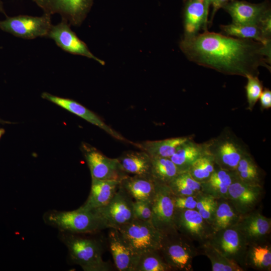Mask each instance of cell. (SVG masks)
Instances as JSON below:
<instances>
[{
  "label": "cell",
  "mask_w": 271,
  "mask_h": 271,
  "mask_svg": "<svg viewBox=\"0 0 271 271\" xmlns=\"http://www.w3.org/2000/svg\"><path fill=\"white\" fill-rule=\"evenodd\" d=\"M174 225L178 232L200 245L207 242L213 233L211 225L196 209H176Z\"/></svg>",
  "instance_id": "8fae6325"
},
{
  "label": "cell",
  "mask_w": 271,
  "mask_h": 271,
  "mask_svg": "<svg viewBox=\"0 0 271 271\" xmlns=\"http://www.w3.org/2000/svg\"><path fill=\"white\" fill-rule=\"evenodd\" d=\"M117 159L125 173L151 177L152 159L146 152L143 151H128Z\"/></svg>",
  "instance_id": "4316f807"
},
{
  "label": "cell",
  "mask_w": 271,
  "mask_h": 271,
  "mask_svg": "<svg viewBox=\"0 0 271 271\" xmlns=\"http://www.w3.org/2000/svg\"><path fill=\"white\" fill-rule=\"evenodd\" d=\"M81 149L91 179L121 181L128 176L122 170L118 159L108 158L87 144H82Z\"/></svg>",
  "instance_id": "7c38bea8"
},
{
  "label": "cell",
  "mask_w": 271,
  "mask_h": 271,
  "mask_svg": "<svg viewBox=\"0 0 271 271\" xmlns=\"http://www.w3.org/2000/svg\"><path fill=\"white\" fill-rule=\"evenodd\" d=\"M206 155H209L206 142L198 143L192 139L183 144L170 159L181 173L187 171L193 162Z\"/></svg>",
  "instance_id": "d4e9b609"
},
{
  "label": "cell",
  "mask_w": 271,
  "mask_h": 271,
  "mask_svg": "<svg viewBox=\"0 0 271 271\" xmlns=\"http://www.w3.org/2000/svg\"><path fill=\"white\" fill-rule=\"evenodd\" d=\"M5 133V130L3 128H0V139Z\"/></svg>",
  "instance_id": "ee69618b"
},
{
  "label": "cell",
  "mask_w": 271,
  "mask_h": 271,
  "mask_svg": "<svg viewBox=\"0 0 271 271\" xmlns=\"http://www.w3.org/2000/svg\"><path fill=\"white\" fill-rule=\"evenodd\" d=\"M47 38L53 40L57 45L68 53L87 57L103 65L104 62L96 57L87 45L71 29L69 24L62 20L59 24L52 26Z\"/></svg>",
  "instance_id": "2e32d148"
},
{
  "label": "cell",
  "mask_w": 271,
  "mask_h": 271,
  "mask_svg": "<svg viewBox=\"0 0 271 271\" xmlns=\"http://www.w3.org/2000/svg\"><path fill=\"white\" fill-rule=\"evenodd\" d=\"M120 185L134 201L152 202L155 194L156 183L151 177L127 176L121 181Z\"/></svg>",
  "instance_id": "cb8c5ba5"
},
{
  "label": "cell",
  "mask_w": 271,
  "mask_h": 271,
  "mask_svg": "<svg viewBox=\"0 0 271 271\" xmlns=\"http://www.w3.org/2000/svg\"><path fill=\"white\" fill-rule=\"evenodd\" d=\"M172 267L165 261L159 250L146 252L139 257L135 271H169Z\"/></svg>",
  "instance_id": "d6a6232c"
},
{
  "label": "cell",
  "mask_w": 271,
  "mask_h": 271,
  "mask_svg": "<svg viewBox=\"0 0 271 271\" xmlns=\"http://www.w3.org/2000/svg\"><path fill=\"white\" fill-rule=\"evenodd\" d=\"M0 123H10L11 122H9V121H4V120H3L1 119H0Z\"/></svg>",
  "instance_id": "f6af8a7d"
},
{
  "label": "cell",
  "mask_w": 271,
  "mask_h": 271,
  "mask_svg": "<svg viewBox=\"0 0 271 271\" xmlns=\"http://www.w3.org/2000/svg\"><path fill=\"white\" fill-rule=\"evenodd\" d=\"M180 47L189 61L224 74L258 76L260 66L270 71L271 44L206 30L184 36Z\"/></svg>",
  "instance_id": "6da1fadb"
},
{
  "label": "cell",
  "mask_w": 271,
  "mask_h": 271,
  "mask_svg": "<svg viewBox=\"0 0 271 271\" xmlns=\"http://www.w3.org/2000/svg\"><path fill=\"white\" fill-rule=\"evenodd\" d=\"M262 193L261 185L244 182L236 176L228 188L227 199L237 211L243 215L253 211L260 200Z\"/></svg>",
  "instance_id": "9a60e30c"
},
{
  "label": "cell",
  "mask_w": 271,
  "mask_h": 271,
  "mask_svg": "<svg viewBox=\"0 0 271 271\" xmlns=\"http://www.w3.org/2000/svg\"><path fill=\"white\" fill-rule=\"evenodd\" d=\"M0 12L5 14V12L3 8V5L1 0H0Z\"/></svg>",
  "instance_id": "7bdbcfd3"
},
{
  "label": "cell",
  "mask_w": 271,
  "mask_h": 271,
  "mask_svg": "<svg viewBox=\"0 0 271 271\" xmlns=\"http://www.w3.org/2000/svg\"><path fill=\"white\" fill-rule=\"evenodd\" d=\"M59 237L67 247L71 260L80 265L83 270H111L109 264L102 258L103 247L99 240L64 232H60Z\"/></svg>",
  "instance_id": "3957f363"
},
{
  "label": "cell",
  "mask_w": 271,
  "mask_h": 271,
  "mask_svg": "<svg viewBox=\"0 0 271 271\" xmlns=\"http://www.w3.org/2000/svg\"><path fill=\"white\" fill-rule=\"evenodd\" d=\"M43 218L46 224L60 232L87 234L108 228L95 211L82 206L72 211L50 210L43 215Z\"/></svg>",
  "instance_id": "7a4b0ae2"
},
{
  "label": "cell",
  "mask_w": 271,
  "mask_h": 271,
  "mask_svg": "<svg viewBox=\"0 0 271 271\" xmlns=\"http://www.w3.org/2000/svg\"><path fill=\"white\" fill-rule=\"evenodd\" d=\"M260 100V108L262 110L268 109L271 108V91L268 88L263 89L262 92L259 98Z\"/></svg>",
  "instance_id": "60d3db41"
},
{
  "label": "cell",
  "mask_w": 271,
  "mask_h": 271,
  "mask_svg": "<svg viewBox=\"0 0 271 271\" xmlns=\"http://www.w3.org/2000/svg\"><path fill=\"white\" fill-rule=\"evenodd\" d=\"M199 253H203L210 260L212 271H243V267L227 258L207 242L200 245Z\"/></svg>",
  "instance_id": "4dcf8cb0"
},
{
  "label": "cell",
  "mask_w": 271,
  "mask_h": 271,
  "mask_svg": "<svg viewBox=\"0 0 271 271\" xmlns=\"http://www.w3.org/2000/svg\"><path fill=\"white\" fill-rule=\"evenodd\" d=\"M237 177L242 181L261 185V172L250 153L239 162L235 170Z\"/></svg>",
  "instance_id": "1f68e13d"
},
{
  "label": "cell",
  "mask_w": 271,
  "mask_h": 271,
  "mask_svg": "<svg viewBox=\"0 0 271 271\" xmlns=\"http://www.w3.org/2000/svg\"><path fill=\"white\" fill-rule=\"evenodd\" d=\"M109 229V247L116 268L119 271H135L139 257L133 252L117 229Z\"/></svg>",
  "instance_id": "ffe728a7"
},
{
  "label": "cell",
  "mask_w": 271,
  "mask_h": 271,
  "mask_svg": "<svg viewBox=\"0 0 271 271\" xmlns=\"http://www.w3.org/2000/svg\"><path fill=\"white\" fill-rule=\"evenodd\" d=\"M192 242L177 231L165 234L159 250L165 261L174 270H192V260L199 253Z\"/></svg>",
  "instance_id": "8992f818"
},
{
  "label": "cell",
  "mask_w": 271,
  "mask_h": 271,
  "mask_svg": "<svg viewBox=\"0 0 271 271\" xmlns=\"http://www.w3.org/2000/svg\"><path fill=\"white\" fill-rule=\"evenodd\" d=\"M168 185L169 186L173 195L176 196L198 195L200 194L195 192L175 180H173Z\"/></svg>",
  "instance_id": "f35d334b"
},
{
  "label": "cell",
  "mask_w": 271,
  "mask_h": 271,
  "mask_svg": "<svg viewBox=\"0 0 271 271\" xmlns=\"http://www.w3.org/2000/svg\"><path fill=\"white\" fill-rule=\"evenodd\" d=\"M241 216L228 199H217L216 206L211 223L213 232L235 226Z\"/></svg>",
  "instance_id": "83f0119b"
},
{
  "label": "cell",
  "mask_w": 271,
  "mask_h": 271,
  "mask_svg": "<svg viewBox=\"0 0 271 271\" xmlns=\"http://www.w3.org/2000/svg\"><path fill=\"white\" fill-rule=\"evenodd\" d=\"M235 226L248 245L267 241L271 232V219L258 212L242 215Z\"/></svg>",
  "instance_id": "e0dca14e"
},
{
  "label": "cell",
  "mask_w": 271,
  "mask_h": 271,
  "mask_svg": "<svg viewBox=\"0 0 271 271\" xmlns=\"http://www.w3.org/2000/svg\"><path fill=\"white\" fill-rule=\"evenodd\" d=\"M133 199L121 186L105 206L93 210L99 215L108 228H117L134 219Z\"/></svg>",
  "instance_id": "30bf717a"
},
{
  "label": "cell",
  "mask_w": 271,
  "mask_h": 271,
  "mask_svg": "<svg viewBox=\"0 0 271 271\" xmlns=\"http://www.w3.org/2000/svg\"><path fill=\"white\" fill-rule=\"evenodd\" d=\"M210 0H188L184 12V36H190L207 30Z\"/></svg>",
  "instance_id": "d6986e66"
},
{
  "label": "cell",
  "mask_w": 271,
  "mask_h": 271,
  "mask_svg": "<svg viewBox=\"0 0 271 271\" xmlns=\"http://www.w3.org/2000/svg\"><path fill=\"white\" fill-rule=\"evenodd\" d=\"M115 229L138 257L147 252L160 250L162 247L165 234L150 221L134 218Z\"/></svg>",
  "instance_id": "5b68a950"
},
{
  "label": "cell",
  "mask_w": 271,
  "mask_h": 271,
  "mask_svg": "<svg viewBox=\"0 0 271 271\" xmlns=\"http://www.w3.org/2000/svg\"><path fill=\"white\" fill-rule=\"evenodd\" d=\"M133 212L134 218L151 222L152 216V203L133 201Z\"/></svg>",
  "instance_id": "d590c367"
},
{
  "label": "cell",
  "mask_w": 271,
  "mask_h": 271,
  "mask_svg": "<svg viewBox=\"0 0 271 271\" xmlns=\"http://www.w3.org/2000/svg\"><path fill=\"white\" fill-rule=\"evenodd\" d=\"M245 266L257 270H271V247L266 242L249 244L247 249Z\"/></svg>",
  "instance_id": "f1b7e54d"
},
{
  "label": "cell",
  "mask_w": 271,
  "mask_h": 271,
  "mask_svg": "<svg viewBox=\"0 0 271 271\" xmlns=\"http://www.w3.org/2000/svg\"><path fill=\"white\" fill-rule=\"evenodd\" d=\"M217 199L213 197L211 200L202 208L197 210L202 217L211 226L216 206Z\"/></svg>",
  "instance_id": "ab89813d"
},
{
  "label": "cell",
  "mask_w": 271,
  "mask_h": 271,
  "mask_svg": "<svg viewBox=\"0 0 271 271\" xmlns=\"http://www.w3.org/2000/svg\"><path fill=\"white\" fill-rule=\"evenodd\" d=\"M52 26L51 15L46 14L41 17L19 15L0 21L2 30L25 39L47 37Z\"/></svg>",
  "instance_id": "ba28073f"
},
{
  "label": "cell",
  "mask_w": 271,
  "mask_h": 271,
  "mask_svg": "<svg viewBox=\"0 0 271 271\" xmlns=\"http://www.w3.org/2000/svg\"><path fill=\"white\" fill-rule=\"evenodd\" d=\"M215 167L212 157L206 155L193 162L187 171L195 180L202 183L209 178Z\"/></svg>",
  "instance_id": "836d02e7"
},
{
  "label": "cell",
  "mask_w": 271,
  "mask_h": 271,
  "mask_svg": "<svg viewBox=\"0 0 271 271\" xmlns=\"http://www.w3.org/2000/svg\"><path fill=\"white\" fill-rule=\"evenodd\" d=\"M155 183L156 191L152 202L151 222L164 234L173 233L177 231L174 225L176 209L174 195L168 185Z\"/></svg>",
  "instance_id": "9c48e42d"
},
{
  "label": "cell",
  "mask_w": 271,
  "mask_h": 271,
  "mask_svg": "<svg viewBox=\"0 0 271 271\" xmlns=\"http://www.w3.org/2000/svg\"><path fill=\"white\" fill-rule=\"evenodd\" d=\"M207 242L223 255L245 269L248 244L235 225L213 232Z\"/></svg>",
  "instance_id": "52a82bcc"
},
{
  "label": "cell",
  "mask_w": 271,
  "mask_h": 271,
  "mask_svg": "<svg viewBox=\"0 0 271 271\" xmlns=\"http://www.w3.org/2000/svg\"><path fill=\"white\" fill-rule=\"evenodd\" d=\"M206 143L215 165L229 171H235L240 160L250 153L247 145L227 127Z\"/></svg>",
  "instance_id": "277c9868"
},
{
  "label": "cell",
  "mask_w": 271,
  "mask_h": 271,
  "mask_svg": "<svg viewBox=\"0 0 271 271\" xmlns=\"http://www.w3.org/2000/svg\"><path fill=\"white\" fill-rule=\"evenodd\" d=\"M90 194L83 207L95 210L107 204L112 199L121 181L114 180L91 179Z\"/></svg>",
  "instance_id": "44dd1931"
},
{
  "label": "cell",
  "mask_w": 271,
  "mask_h": 271,
  "mask_svg": "<svg viewBox=\"0 0 271 271\" xmlns=\"http://www.w3.org/2000/svg\"><path fill=\"white\" fill-rule=\"evenodd\" d=\"M236 178L235 171H229L216 166L213 172L202 182V193L216 199L227 198L229 186Z\"/></svg>",
  "instance_id": "7402d4cb"
},
{
  "label": "cell",
  "mask_w": 271,
  "mask_h": 271,
  "mask_svg": "<svg viewBox=\"0 0 271 271\" xmlns=\"http://www.w3.org/2000/svg\"><path fill=\"white\" fill-rule=\"evenodd\" d=\"M232 1L233 0H210V5H212L213 8L212 15H214L220 8H222L225 5Z\"/></svg>",
  "instance_id": "b9f144b4"
},
{
  "label": "cell",
  "mask_w": 271,
  "mask_h": 271,
  "mask_svg": "<svg viewBox=\"0 0 271 271\" xmlns=\"http://www.w3.org/2000/svg\"><path fill=\"white\" fill-rule=\"evenodd\" d=\"M223 34L241 39L253 40L264 45L271 44V29L262 25L231 23L220 25Z\"/></svg>",
  "instance_id": "603a6c76"
},
{
  "label": "cell",
  "mask_w": 271,
  "mask_h": 271,
  "mask_svg": "<svg viewBox=\"0 0 271 271\" xmlns=\"http://www.w3.org/2000/svg\"><path fill=\"white\" fill-rule=\"evenodd\" d=\"M173 180L198 194L202 193L201 183L195 180L188 171L180 173Z\"/></svg>",
  "instance_id": "8d00e7d4"
},
{
  "label": "cell",
  "mask_w": 271,
  "mask_h": 271,
  "mask_svg": "<svg viewBox=\"0 0 271 271\" xmlns=\"http://www.w3.org/2000/svg\"><path fill=\"white\" fill-rule=\"evenodd\" d=\"M151 159V176L156 183L168 185L180 173L170 158Z\"/></svg>",
  "instance_id": "f546056e"
},
{
  "label": "cell",
  "mask_w": 271,
  "mask_h": 271,
  "mask_svg": "<svg viewBox=\"0 0 271 271\" xmlns=\"http://www.w3.org/2000/svg\"><path fill=\"white\" fill-rule=\"evenodd\" d=\"M194 134L168 138L158 141H149L136 144L142 151L146 152L151 158H170L178 148L186 142L194 139Z\"/></svg>",
  "instance_id": "484cf974"
},
{
  "label": "cell",
  "mask_w": 271,
  "mask_h": 271,
  "mask_svg": "<svg viewBox=\"0 0 271 271\" xmlns=\"http://www.w3.org/2000/svg\"><path fill=\"white\" fill-rule=\"evenodd\" d=\"M222 8L230 15L234 24L262 25L271 18L270 7L266 2L251 4L233 0Z\"/></svg>",
  "instance_id": "5bb4252c"
},
{
  "label": "cell",
  "mask_w": 271,
  "mask_h": 271,
  "mask_svg": "<svg viewBox=\"0 0 271 271\" xmlns=\"http://www.w3.org/2000/svg\"><path fill=\"white\" fill-rule=\"evenodd\" d=\"M246 78L247 80L245 86L248 104L247 109L251 111L259 100L263 90V85L257 76L248 75Z\"/></svg>",
  "instance_id": "e575fe53"
},
{
  "label": "cell",
  "mask_w": 271,
  "mask_h": 271,
  "mask_svg": "<svg viewBox=\"0 0 271 271\" xmlns=\"http://www.w3.org/2000/svg\"><path fill=\"white\" fill-rule=\"evenodd\" d=\"M44 11L52 15L58 14L62 20L79 25L89 11L92 0H33Z\"/></svg>",
  "instance_id": "4fadbf2b"
},
{
  "label": "cell",
  "mask_w": 271,
  "mask_h": 271,
  "mask_svg": "<svg viewBox=\"0 0 271 271\" xmlns=\"http://www.w3.org/2000/svg\"><path fill=\"white\" fill-rule=\"evenodd\" d=\"M42 97L97 126L113 138L120 141H126L121 134L105 124L95 113L76 101L53 95L47 92H43Z\"/></svg>",
  "instance_id": "ac0fdd59"
},
{
  "label": "cell",
  "mask_w": 271,
  "mask_h": 271,
  "mask_svg": "<svg viewBox=\"0 0 271 271\" xmlns=\"http://www.w3.org/2000/svg\"><path fill=\"white\" fill-rule=\"evenodd\" d=\"M198 196L199 195L182 196L174 195L175 209H196Z\"/></svg>",
  "instance_id": "74e56055"
}]
</instances>
